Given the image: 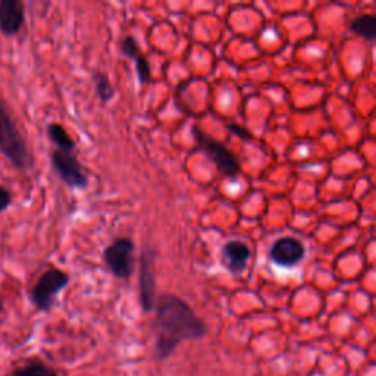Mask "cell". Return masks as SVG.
Wrapping results in <instances>:
<instances>
[{
	"instance_id": "ba28073f",
	"label": "cell",
	"mask_w": 376,
	"mask_h": 376,
	"mask_svg": "<svg viewBox=\"0 0 376 376\" xmlns=\"http://www.w3.org/2000/svg\"><path fill=\"white\" fill-rule=\"evenodd\" d=\"M305 253L306 249L302 241L294 237H282L272 244L269 256L271 260L276 263V265L291 268L302 262Z\"/></svg>"
},
{
	"instance_id": "7c38bea8",
	"label": "cell",
	"mask_w": 376,
	"mask_h": 376,
	"mask_svg": "<svg viewBox=\"0 0 376 376\" xmlns=\"http://www.w3.org/2000/svg\"><path fill=\"white\" fill-rule=\"evenodd\" d=\"M47 136L50 141L62 152H74L77 143L74 141L66 128L58 122H52L47 125Z\"/></svg>"
},
{
	"instance_id": "4fadbf2b",
	"label": "cell",
	"mask_w": 376,
	"mask_h": 376,
	"mask_svg": "<svg viewBox=\"0 0 376 376\" xmlns=\"http://www.w3.org/2000/svg\"><path fill=\"white\" fill-rule=\"evenodd\" d=\"M350 30L365 40L376 42V15H362L351 21Z\"/></svg>"
},
{
	"instance_id": "5b68a950",
	"label": "cell",
	"mask_w": 376,
	"mask_h": 376,
	"mask_svg": "<svg viewBox=\"0 0 376 376\" xmlns=\"http://www.w3.org/2000/svg\"><path fill=\"white\" fill-rule=\"evenodd\" d=\"M136 244L131 238L121 237L112 241L103 252L105 265L118 279H128L134 274Z\"/></svg>"
},
{
	"instance_id": "52a82bcc",
	"label": "cell",
	"mask_w": 376,
	"mask_h": 376,
	"mask_svg": "<svg viewBox=\"0 0 376 376\" xmlns=\"http://www.w3.org/2000/svg\"><path fill=\"white\" fill-rule=\"evenodd\" d=\"M50 163L53 171L69 188L84 190L88 187V177L84 174L81 162L74 152H62L56 148L50 153Z\"/></svg>"
},
{
	"instance_id": "6da1fadb",
	"label": "cell",
	"mask_w": 376,
	"mask_h": 376,
	"mask_svg": "<svg viewBox=\"0 0 376 376\" xmlns=\"http://www.w3.org/2000/svg\"><path fill=\"white\" fill-rule=\"evenodd\" d=\"M155 312V353L159 360L169 359L181 343L201 340L208 332L206 324L196 316L192 306L175 294H160Z\"/></svg>"
},
{
	"instance_id": "7a4b0ae2",
	"label": "cell",
	"mask_w": 376,
	"mask_h": 376,
	"mask_svg": "<svg viewBox=\"0 0 376 376\" xmlns=\"http://www.w3.org/2000/svg\"><path fill=\"white\" fill-rule=\"evenodd\" d=\"M0 153L16 169L27 171L33 168V156L28 144L18 129L8 105L0 100Z\"/></svg>"
},
{
	"instance_id": "8fae6325",
	"label": "cell",
	"mask_w": 376,
	"mask_h": 376,
	"mask_svg": "<svg viewBox=\"0 0 376 376\" xmlns=\"http://www.w3.org/2000/svg\"><path fill=\"white\" fill-rule=\"evenodd\" d=\"M121 53L127 56V58L133 59V62L136 64L137 78L141 86L152 81V68H150V62L141 53V49L133 35H127L125 39L121 40Z\"/></svg>"
},
{
	"instance_id": "8992f818",
	"label": "cell",
	"mask_w": 376,
	"mask_h": 376,
	"mask_svg": "<svg viewBox=\"0 0 376 376\" xmlns=\"http://www.w3.org/2000/svg\"><path fill=\"white\" fill-rule=\"evenodd\" d=\"M158 249L152 246H144L140 256V276H139V291L140 305L143 312L150 313L156 307V259Z\"/></svg>"
},
{
	"instance_id": "3957f363",
	"label": "cell",
	"mask_w": 376,
	"mask_h": 376,
	"mask_svg": "<svg viewBox=\"0 0 376 376\" xmlns=\"http://www.w3.org/2000/svg\"><path fill=\"white\" fill-rule=\"evenodd\" d=\"M193 136L197 144L196 150H201V152L208 156V159L216 166L218 172L222 177L235 180L240 175L241 165L237 156L227 146L211 137L209 134H206L199 127L193 128Z\"/></svg>"
},
{
	"instance_id": "e0dca14e",
	"label": "cell",
	"mask_w": 376,
	"mask_h": 376,
	"mask_svg": "<svg viewBox=\"0 0 376 376\" xmlns=\"http://www.w3.org/2000/svg\"><path fill=\"white\" fill-rule=\"evenodd\" d=\"M4 309H5V307H4V303H2V300H0V313L4 312Z\"/></svg>"
},
{
	"instance_id": "9c48e42d",
	"label": "cell",
	"mask_w": 376,
	"mask_h": 376,
	"mask_svg": "<svg viewBox=\"0 0 376 376\" xmlns=\"http://www.w3.org/2000/svg\"><path fill=\"white\" fill-rule=\"evenodd\" d=\"M25 23V6L21 0H0V33L12 37Z\"/></svg>"
},
{
	"instance_id": "9a60e30c",
	"label": "cell",
	"mask_w": 376,
	"mask_h": 376,
	"mask_svg": "<svg viewBox=\"0 0 376 376\" xmlns=\"http://www.w3.org/2000/svg\"><path fill=\"white\" fill-rule=\"evenodd\" d=\"M11 376H59L53 368L40 360H33L24 366L13 369Z\"/></svg>"
},
{
	"instance_id": "2e32d148",
	"label": "cell",
	"mask_w": 376,
	"mask_h": 376,
	"mask_svg": "<svg viewBox=\"0 0 376 376\" xmlns=\"http://www.w3.org/2000/svg\"><path fill=\"white\" fill-rule=\"evenodd\" d=\"M11 201H12V194L11 192L8 190L6 187L0 185V213L5 212L9 206H11Z\"/></svg>"
},
{
	"instance_id": "5bb4252c",
	"label": "cell",
	"mask_w": 376,
	"mask_h": 376,
	"mask_svg": "<svg viewBox=\"0 0 376 376\" xmlns=\"http://www.w3.org/2000/svg\"><path fill=\"white\" fill-rule=\"evenodd\" d=\"M91 80L94 83V88H96V94L98 98L103 102L107 103L115 96V88L112 86L110 80L107 75L102 71H93L91 74Z\"/></svg>"
},
{
	"instance_id": "277c9868",
	"label": "cell",
	"mask_w": 376,
	"mask_h": 376,
	"mask_svg": "<svg viewBox=\"0 0 376 376\" xmlns=\"http://www.w3.org/2000/svg\"><path fill=\"white\" fill-rule=\"evenodd\" d=\"M69 284V275L59 268H50L37 279L30 291V298L39 312H50L54 306L56 295Z\"/></svg>"
},
{
	"instance_id": "30bf717a",
	"label": "cell",
	"mask_w": 376,
	"mask_h": 376,
	"mask_svg": "<svg viewBox=\"0 0 376 376\" xmlns=\"http://www.w3.org/2000/svg\"><path fill=\"white\" fill-rule=\"evenodd\" d=\"M252 252L246 242H242L240 240H231L228 242H225V246L222 249V257L225 266L228 268L231 274H242L246 271L249 260H250Z\"/></svg>"
}]
</instances>
